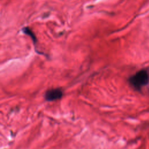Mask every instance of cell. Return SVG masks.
I'll return each instance as SVG.
<instances>
[{"instance_id": "cell-1", "label": "cell", "mask_w": 149, "mask_h": 149, "mask_svg": "<svg viewBox=\"0 0 149 149\" xmlns=\"http://www.w3.org/2000/svg\"><path fill=\"white\" fill-rule=\"evenodd\" d=\"M130 84L137 90L147 85L149 82V74L146 70H140L129 78Z\"/></svg>"}, {"instance_id": "cell-2", "label": "cell", "mask_w": 149, "mask_h": 149, "mask_svg": "<svg viewBox=\"0 0 149 149\" xmlns=\"http://www.w3.org/2000/svg\"><path fill=\"white\" fill-rule=\"evenodd\" d=\"M63 93L60 88H54L48 90L44 94L45 100L47 101H52L61 98Z\"/></svg>"}]
</instances>
